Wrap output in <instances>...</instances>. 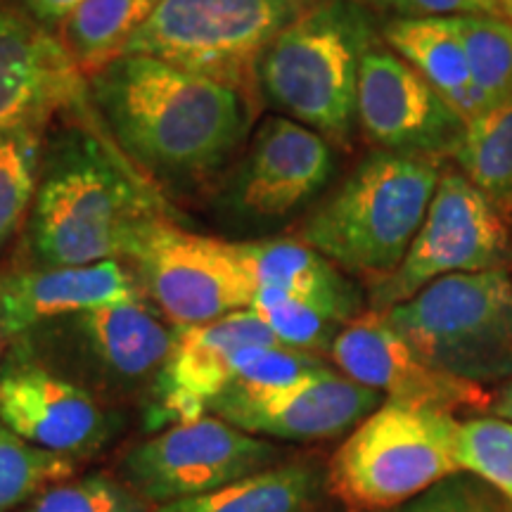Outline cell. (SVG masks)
Listing matches in <instances>:
<instances>
[{
  "label": "cell",
  "mask_w": 512,
  "mask_h": 512,
  "mask_svg": "<svg viewBox=\"0 0 512 512\" xmlns=\"http://www.w3.org/2000/svg\"><path fill=\"white\" fill-rule=\"evenodd\" d=\"M79 460L38 448L0 420V512L34 501L48 486L74 477Z\"/></svg>",
  "instance_id": "cell-27"
},
{
  "label": "cell",
  "mask_w": 512,
  "mask_h": 512,
  "mask_svg": "<svg viewBox=\"0 0 512 512\" xmlns=\"http://www.w3.org/2000/svg\"><path fill=\"white\" fill-rule=\"evenodd\" d=\"M0 354H3V330H0Z\"/></svg>",
  "instance_id": "cell-37"
},
{
  "label": "cell",
  "mask_w": 512,
  "mask_h": 512,
  "mask_svg": "<svg viewBox=\"0 0 512 512\" xmlns=\"http://www.w3.org/2000/svg\"><path fill=\"white\" fill-rule=\"evenodd\" d=\"M166 219L174 216L164 197L121 157L98 124L62 121L46 138L22 235V266L126 261Z\"/></svg>",
  "instance_id": "cell-2"
},
{
  "label": "cell",
  "mask_w": 512,
  "mask_h": 512,
  "mask_svg": "<svg viewBox=\"0 0 512 512\" xmlns=\"http://www.w3.org/2000/svg\"><path fill=\"white\" fill-rule=\"evenodd\" d=\"M356 124L375 150L439 162L456 155L467 128L451 102L382 38L363 55Z\"/></svg>",
  "instance_id": "cell-13"
},
{
  "label": "cell",
  "mask_w": 512,
  "mask_h": 512,
  "mask_svg": "<svg viewBox=\"0 0 512 512\" xmlns=\"http://www.w3.org/2000/svg\"><path fill=\"white\" fill-rule=\"evenodd\" d=\"M337 147L297 121L268 114L204 200L223 240L254 242L316 207L337 171Z\"/></svg>",
  "instance_id": "cell-5"
},
{
  "label": "cell",
  "mask_w": 512,
  "mask_h": 512,
  "mask_svg": "<svg viewBox=\"0 0 512 512\" xmlns=\"http://www.w3.org/2000/svg\"><path fill=\"white\" fill-rule=\"evenodd\" d=\"M86 107L164 200H207L259 124V100L145 55L86 79Z\"/></svg>",
  "instance_id": "cell-1"
},
{
  "label": "cell",
  "mask_w": 512,
  "mask_h": 512,
  "mask_svg": "<svg viewBox=\"0 0 512 512\" xmlns=\"http://www.w3.org/2000/svg\"><path fill=\"white\" fill-rule=\"evenodd\" d=\"M0 420L34 446L74 460L98 453L121 425L105 401L53 373L22 344L0 366Z\"/></svg>",
  "instance_id": "cell-14"
},
{
  "label": "cell",
  "mask_w": 512,
  "mask_h": 512,
  "mask_svg": "<svg viewBox=\"0 0 512 512\" xmlns=\"http://www.w3.org/2000/svg\"><path fill=\"white\" fill-rule=\"evenodd\" d=\"M159 3L162 0H81L57 36L83 79L119 60Z\"/></svg>",
  "instance_id": "cell-23"
},
{
  "label": "cell",
  "mask_w": 512,
  "mask_h": 512,
  "mask_svg": "<svg viewBox=\"0 0 512 512\" xmlns=\"http://www.w3.org/2000/svg\"><path fill=\"white\" fill-rule=\"evenodd\" d=\"M382 403V394L325 368L271 399L211 415L261 439L320 441L356 430Z\"/></svg>",
  "instance_id": "cell-19"
},
{
  "label": "cell",
  "mask_w": 512,
  "mask_h": 512,
  "mask_svg": "<svg viewBox=\"0 0 512 512\" xmlns=\"http://www.w3.org/2000/svg\"><path fill=\"white\" fill-rule=\"evenodd\" d=\"M498 8H501V15L512 22V0H498Z\"/></svg>",
  "instance_id": "cell-36"
},
{
  "label": "cell",
  "mask_w": 512,
  "mask_h": 512,
  "mask_svg": "<svg viewBox=\"0 0 512 512\" xmlns=\"http://www.w3.org/2000/svg\"><path fill=\"white\" fill-rule=\"evenodd\" d=\"M143 297L174 328H192L249 309L254 285L233 242L157 223L128 256Z\"/></svg>",
  "instance_id": "cell-12"
},
{
  "label": "cell",
  "mask_w": 512,
  "mask_h": 512,
  "mask_svg": "<svg viewBox=\"0 0 512 512\" xmlns=\"http://www.w3.org/2000/svg\"><path fill=\"white\" fill-rule=\"evenodd\" d=\"M328 356L339 373L387 396V401L411 403L448 415L491 411L494 399L482 384L446 375L422 361L380 311L368 309L344 325Z\"/></svg>",
  "instance_id": "cell-15"
},
{
  "label": "cell",
  "mask_w": 512,
  "mask_h": 512,
  "mask_svg": "<svg viewBox=\"0 0 512 512\" xmlns=\"http://www.w3.org/2000/svg\"><path fill=\"white\" fill-rule=\"evenodd\" d=\"M273 465H280V448L273 441L209 413L133 446L121 463V477L155 508L211 494Z\"/></svg>",
  "instance_id": "cell-11"
},
{
  "label": "cell",
  "mask_w": 512,
  "mask_h": 512,
  "mask_svg": "<svg viewBox=\"0 0 512 512\" xmlns=\"http://www.w3.org/2000/svg\"><path fill=\"white\" fill-rule=\"evenodd\" d=\"M22 512H152L136 491L105 475L48 486L43 494L27 503Z\"/></svg>",
  "instance_id": "cell-31"
},
{
  "label": "cell",
  "mask_w": 512,
  "mask_h": 512,
  "mask_svg": "<svg viewBox=\"0 0 512 512\" xmlns=\"http://www.w3.org/2000/svg\"><path fill=\"white\" fill-rule=\"evenodd\" d=\"M439 159L370 150L335 190L304 216L299 240L368 285L392 275L425 221Z\"/></svg>",
  "instance_id": "cell-4"
},
{
  "label": "cell",
  "mask_w": 512,
  "mask_h": 512,
  "mask_svg": "<svg viewBox=\"0 0 512 512\" xmlns=\"http://www.w3.org/2000/svg\"><path fill=\"white\" fill-rule=\"evenodd\" d=\"M382 313L415 354L441 373L482 387L512 380L508 271L446 275Z\"/></svg>",
  "instance_id": "cell-6"
},
{
  "label": "cell",
  "mask_w": 512,
  "mask_h": 512,
  "mask_svg": "<svg viewBox=\"0 0 512 512\" xmlns=\"http://www.w3.org/2000/svg\"><path fill=\"white\" fill-rule=\"evenodd\" d=\"M143 297L128 261L19 266L0 273V330L17 342L48 320Z\"/></svg>",
  "instance_id": "cell-18"
},
{
  "label": "cell",
  "mask_w": 512,
  "mask_h": 512,
  "mask_svg": "<svg viewBox=\"0 0 512 512\" xmlns=\"http://www.w3.org/2000/svg\"><path fill=\"white\" fill-rule=\"evenodd\" d=\"M382 41L425 76L467 124L491 110V100L472 81L470 64L453 17L389 19Z\"/></svg>",
  "instance_id": "cell-21"
},
{
  "label": "cell",
  "mask_w": 512,
  "mask_h": 512,
  "mask_svg": "<svg viewBox=\"0 0 512 512\" xmlns=\"http://www.w3.org/2000/svg\"><path fill=\"white\" fill-rule=\"evenodd\" d=\"M12 344L100 401L152 392L176 328L145 297L48 320Z\"/></svg>",
  "instance_id": "cell-7"
},
{
  "label": "cell",
  "mask_w": 512,
  "mask_h": 512,
  "mask_svg": "<svg viewBox=\"0 0 512 512\" xmlns=\"http://www.w3.org/2000/svg\"><path fill=\"white\" fill-rule=\"evenodd\" d=\"M389 512H489L479 494H475L465 479L448 477L444 482L427 489L413 501L399 505Z\"/></svg>",
  "instance_id": "cell-33"
},
{
  "label": "cell",
  "mask_w": 512,
  "mask_h": 512,
  "mask_svg": "<svg viewBox=\"0 0 512 512\" xmlns=\"http://www.w3.org/2000/svg\"><path fill=\"white\" fill-rule=\"evenodd\" d=\"M311 3L316 0H162L124 55L155 57L259 100L256 64Z\"/></svg>",
  "instance_id": "cell-9"
},
{
  "label": "cell",
  "mask_w": 512,
  "mask_h": 512,
  "mask_svg": "<svg viewBox=\"0 0 512 512\" xmlns=\"http://www.w3.org/2000/svg\"><path fill=\"white\" fill-rule=\"evenodd\" d=\"M247 278L256 287H273L328 311L342 323L366 313L361 285L328 256L299 238H266L233 242Z\"/></svg>",
  "instance_id": "cell-20"
},
{
  "label": "cell",
  "mask_w": 512,
  "mask_h": 512,
  "mask_svg": "<svg viewBox=\"0 0 512 512\" xmlns=\"http://www.w3.org/2000/svg\"><path fill=\"white\" fill-rule=\"evenodd\" d=\"M86 100L60 36L0 0V138L29 126H50L60 112Z\"/></svg>",
  "instance_id": "cell-17"
},
{
  "label": "cell",
  "mask_w": 512,
  "mask_h": 512,
  "mask_svg": "<svg viewBox=\"0 0 512 512\" xmlns=\"http://www.w3.org/2000/svg\"><path fill=\"white\" fill-rule=\"evenodd\" d=\"M368 10H380L392 19H425V17H465L491 15L503 17L498 0H358Z\"/></svg>",
  "instance_id": "cell-32"
},
{
  "label": "cell",
  "mask_w": 512,
  "mask_h": 512,
  "mask_svg": "<svg viewBox=\"0 0 512 512\" xmlns=\"http://www.w3.org/2000/svg\"><path fill=\"white\" fill-rule=\"evenodd\" d=\"M48 131L50 126H29L0 138V259L27 228Z\"/></svg>",
  "instance_id": "cell-25"
},
{
  "label": "cell",
  "mask_w": 512,
  "mask_h": 512,
  "mask_svg": "<svg viewBox=\"0 0 512 512\" xmlns=\"http://www.w3.org/2000/svg\"><path fill=\"white\" fill-rule=\"evenodd\" d=\"M475 86L491 105L512 95V22L505 17H453Z\"/></svg>",
  "instance_id": "cell-29"
},
{
  "label": "cell",
  "mask_w": 512,
  "mask_h": 512,
  "mask_svg": "<svg viewBox=\"0 0 512 512\" xmlns=\"http://www.w3.org/2000/svg\"><path fill=\"white\" fill-rule=\"evenodd\" d=\"M510 261V230L501 209L463 171L446 169L406 259L392 275L368 285L370 311L408 302L446 275L508 271Z\"/></svg>",
  "instance_id": "cell-10"
},
{
  "label": "cell",
  "mask_w": 512,
  "mask_h": 512,
  "mask_svg": "<svg viewBox=\"0 0 512 512\" xmlns=\"http://www.w3.org/2000/svg\"><path fill=\"white\" fill-rule=\"evenodd\" d=\"M453 159L498 209L512 207V95L467 124Z\"/></svg>",
  "instance_id": "cell-24"
},
{
  "label": "cell",
  "mask_w": 512,
  "mask_h": 512,
  "mask_svg": "<svg viewBox=\"0 0 512 512\" xmlns=\"http://www.w3.org/2000/svg\"><path fill=\"white\" fill-rule=\"evenodd\" d=\"M325 368L330 366L323 361V356L287 349L283 344L256 349L238 368L228 387L211 401L209 413H221L226 408L249 406V403L271 399L275 394L306 382Z\"/></svg>",
  "instance_id": "cell-26"
},
{
  "label": "cell",
  "mask_w": 512,
  "mask_h": 512,
  "mask_svg": "<svg viewBox=\"0 0 512 512\" xmlns=\"http://www.w3.org/2000/svg\"><path fill=\"white\" fill-rule=\"evenodd\" d=\"M382 34L358 0H316L256 64L261 107L347 150L356 136L363 55Z\"/></svg>",
  "instance_id": "cell-3"
},
{
  "label": "cell",
  "mask_w": 512,
  "mask_h": 512,
  "mask_svg": "<svg viewBox=\"0 0 512 512\" xmlns=\"http://www.w3.org/2000/svg\"><path fill=\"white\" fill-rule=\"evenodd\" d=\"M453 415L401 401L370 413L330 463L328 484L356 510H394L458 475Z\"/></svg>",
  "instance_id": "cell-8"
},
{
  "label": "cell",
  "mask_w": 512,
  "mask_h": 512,
  "mask_svg": "<svg viewBox=\"0 0 512 512\" xmlns=\"http://www.w3.org/2000/svg\"><path fill=\"white\" fill-rule=\"evenodd\" d=\"M280 347L252 309L192 328H176V344L152 387V427H171L209 415L238 368L256 349Z\"/></svg>",
  "instance_id": "cell-16"
},
{
  "label": "cell",
  "mask_w": 512,
  "mask_h": 512,
  "mask_svg": "<svg viewBox=\"0 0 512 512\" xmlns=\"http://www.w3.org/2000/svg\"><path fill=\"white\" fill-rule=\"evenodd\" d=\"M8 3L15 5L17 10H22L24 15L34 19L36 24H41L43 29L57 34L64 19L69 17V12H72L81 0H8Z\"/></svg>",
  "instance_id": "cell-34"
},
{
  "label": "cell",
  "mask_w": 512,
  "mask_h": 512,
  "mask_svg": "<svg viewBox=\"0 0 512 512\" xmlns=\"http://www.w3.org/2000/svg\"><path fill=\"white\" fill-rule=\"evenodd\" d=\"M456 456L460 470L482 477L512 503V422L501 418L458 422Z\"/></svg>",
  "instance_id": "cell-30"
},
{
  "label": "cell",
  "mask_w": 512,
  "mask_h": 512,
  "mask_svg": "<svg viewBox=\"0 0 512 512\" xmlns=\"http://www.w3.org/2000/svg\"><path fill=\"white\" fill-rule=\"evenodd\" d=\"M323 486L311 463H280L211 494L155 505L152 512H306Z\"/></svg>",
  "instance_id": "cell-22"
},
{
  "label": "cell",
  "mask_w": 512,
  "mask_h": 512,
  "mask_svg": "<svg viewBox=\"0 0 512 512\" xmlns=\"http://www.w3.org/2000/svg\"><path fill=\"white\" fill-rule=\"evenodd\" d=\"M249 309L264 320L283 347L316 356L330 354L337 335L347 325L328 311L273 287H256Z\"/></svg>",
  "instance_id": "cell-28"
},
{
  "label": "cell",
  "mask_w": 512,
  "mask_h": 512,
  "mask_svg": "<svg viewBox=\"0 0 512 512\" xmlns=\"http://www.w3.org/2000/svg\"><path fill=\"white\" fill-rule=\"evenodd\" d=\"M491 413H494L496 418L512 422V380L505 384V387L501 389V394L491 401Z\"/></svg>",
  "instance_id": "cell-35"
}]
</instances>
